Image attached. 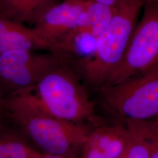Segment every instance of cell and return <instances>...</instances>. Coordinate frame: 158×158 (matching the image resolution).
<instances>
[{
  "mask_svg": "<svg viewBox=\"0 0 158 158\" xmlns=\"http://www.w3.org/2000/svg\"><path fill=\"white\" fill-rule=\"evenodd\" d=\"M33 89L6 96L0 121L16 130L41 153L80 158L93 125L57 118L42 106Z\"/></svg>",
  "mask_w": 158,
  "mask_h": 158,
  "instance_id": "6da1fadb",
  "label": "cell"
},
{
  "mask_svg": "<svg viewBox=\"0 0 158 158\" xmlns=\"http://www.w3.org/2000/svg\"><path fill=\"white\" fill-rule=\"evenodd\" d=\"M145 0H118L113 18L96 39L94 49L78 62L81 75L100 90L122 60Z\"/></svg>",
  "mask_w": 158,
  "mask_h": 158,
  "instance_id": "7a4b0ae2",
  "label": "cell"
},
{
  "mask_svg": "<svg viewBox=\"0 0 158 158\" xmlns=\"http://www.w3.org/2000/svg\"><path fill=\"white\" fill-rule=\"evenodd\" d=\"M42 106L64 121L91 124L97 119L95 106L77 74L62 63L44 74L33 89Z\"/></svg>",
  "mask_w": 158,
  "mask_h": 158,
  "instance_id": "3957f363",
  "label": "cell"
},
{
  "mask_svg": "<svg viewBox=\"0 0 158 158\" xmlns=\"http://www.w3.org/2000/svg\"><path fill=\"white\" fill-rule=\"evenodd\" d=\"M98 91L102 107L124 121L158 118V66Z\"/></svg>",
  "mask_w": 158,
  "mask_h": 158,
  "instance_id": "277c9868",
  "label": "cell"
},
{
  "mask_svg": "<svg viewBox=\"0 0 158 158\" xmlns=\"http://www.w3.org/2000/svg\"><path fill=\"white\" fill-rule=\"evenodd\" d=\"M142 10L122 60L102 87L124 82L158 67V0H145Z\"/></svg>",
  "mask_w": 158,
  "mask_h": 158,
  "instance_id": "5b68a950",
  "label": "cell"
},
{
  "mask_svg": "<svg viewBox=\"0 0 158 158\" xmlns=\"http://www.w3.org/2000/svg\"><path fill=\"white\" fill-rule=\"evenodd\" d=\"M62 57L11 50L0 53V87L5 96L34 89L40 78L62 63Z\"/></svg>",
  "mask_w": 158,
  "mask_h": 158,
  "instance_id": "8992f818",
  "label": "cell"
},
{
  "mask_svg": "<svg viewBox=\"0 0 158 158\" xmlns=\"http://www.w3.org/2000/svg\"><path fill=\"white\" fill-rule=\"evenodd\" d=\"M90 0H65L51 6L36 22L35 29L52 45L77 27L79 17Z\"/></svg>",
  "mask_w": 158,
  "mask_h": 158,
  "instance_id": "52a82bcc",
  "label": "cell"
},
{
  "mask_svg": "<svg viewBox=\"0 0 158 158\" xmlns=\"http://www.w3.org/2000/svg\"><path fill=\"white\" fill-rule=\"evenodd\" d=\"M128 141L126 126L97 122L91 129L80 158H121Z\"/></svg>",
  "mask_w": 158,
  "mask_h": 158,
  "instance_id": "ba28073f",
  "label": "cell"
},
{
  "mask_svg": "<svg viewBox=\"0 0 158 158\" xmlns=\"http://www.w3.org/2000/svg\"><path fill=\"white\" fill-rule=\"evenodd\" d=\"M52 49L49 42L35 29H29L22 23L0 15V53L11 50L32 51L37 49Z\"/></svg>",
  "mask_w": 158,
  "mask_h": 158,
  "instance_id": "9c48e42d",
  "label": "cell"
},
{
  "mask_svg": "<svg viewBox=\"0 0 158 158\" xmlns=\"http://www.w3.org/2000/svg\"><path fill=\"white\" fill-rule=\"evenodd\" d=\"M56 0H3L0 15L18 23H36Z\"/></svg>",
  "mask_w": 158,
  "mask_h": 158,
  "instance_id": "30bf717a",
  "label": "cell"
},
{
  "mask_svg": "<svg viewBox=\"0 0 158 158\" xmlns=\"http://www.w3.org/2000/svg\"><path fill=\"white\" fill-rule=\"evenodd\" d=\"M42 154L16 130L0 121V158H40Z\"/></svg>",
  "mask_w": 158,
  "mask_h": 158,
  "instance_id": "8fae6325",
  "label": "cell"
},
{
  "mask_svg": "<svg viewBox=\"0 0 158 158\" xmlns=\"http://www.w3.org/2000/svg\"><path fill=\"white\" fill-rule=\"evenodd\" d=\"M128 132V141L121 158H151L146 121H124Z\"/></svg>",
  "mask_w": 158,
  "mask_h": 158,
  "instance_id": "7c38bea8",
  "label": "cell"
},
{
  "mask_svg": "<svg viewBox=\"0 0 158 158\" xmlns=\"http://www.w3.org/2000/svg\"><path fill=\"white\" fill-rule=\"evenodd\" d=\"M115 6H110L90 0L87 12L90 23V32L95 39L107 27L113 18Z\"/></svg>",
  "mask_w": 158,
  "mask_h": 158,
  "instance_id": "4fadbf2b",
  "label": "cell"
},
{
  "mask_svg": "<svg viewBox=\"0 0 158 158\" xmlns=\"http://www.w3.org/2000/svg\"><path fill=\"white\" fill-rule=\"evenodd\" d=\"M151 158H158V118L146 121Z\"/></svg>",
  "mask_w": 158,
  "mask_h": 158,
  "instance_id": "5bb4252c",
  "label": "cell"
},
{
  "mask_svg": "<svg viewBox=\"0 0 158 158\" xmlns=\"http://www.w3.org/2000/svg\"><path fill=\"white\" fill-rule=\"evenodd\" d=\"M40 158H72L64 155H54V154H45L42 153Z\"/></svg>",
  "mask_w": 158,
  "mask_h": 158,
  "instance_id": "9a60e30c",
  "label": "cell"
},
{
  "mask_svg": "<svg viewBox=\"0 0 158 158\" xmlns=\"http://www.w3.org/2000/svg\"><path fill=\"white\" fill-rule=\"evenodd\" d=\"M93 1L97 2L107 4L108 6H114L117 4L118 0H93Z\"/></svg>",
  "mask_w": 158,
  "mask_h": 158,
  "instance_id": "2e32d148",
  "label": "cell"
},
{
  "mask_svg": "<svg viewBox=\"0 0 158 158\" xmlns=\"http://www.w3.org/2000/svg\"><path fill=\"white\" fill-rule=\"evenodd\" d=\"M5 97H6V96L4 95V94L3 91L2 90L1 88L0 87V108H1V104H2V102H3V100H4V98H5Z\"/></svg>",
  "mask_w": 158,
  "mask_h": 158,
  "instance_id": "e0dca14e",
  "label": "cell"
},
{
  "mask_svg": "<svg viewBox=\"0 0 158 158\" xmlns=\"http://www.w3.org/2000/svg\"><path fill=\"white\" fill-rule=\"evenodd\" d=\"M2 1H3V0H0V8H1V5H2Z\"/></svg>",
  "mask_w": 158,
  "mask_h": 158,
  "instance_id": "ac0fdd59",
  "label": "cell"
}]
</instances>
